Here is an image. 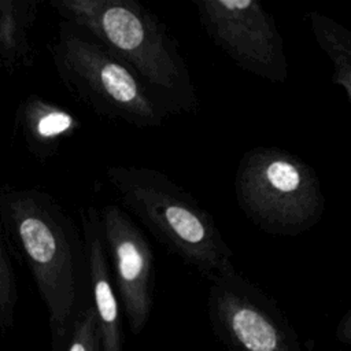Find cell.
<instances>
[{"mask_svg": "<svg viewBox=\"0 0 351 351\" xmlns=\"http://www.w3.org/2000/svg\"><path fill=\"white\" fill-rule=\"evenodd\" d=\"M48 49L64 89L95 114L147 129L174 112L125 62L70 23L59 22Z\"/></svg>", "mask_w": 351, "mask_h": 351, "instance_id": "cell-4", "label": "cell"}, {"mask_svg": "<svg viewBox=\"0 0 351 351\" xmlns=\"http://www.w3.org/2000/svg\"><path fill=\"white\" fill-rule=\"evenodd\" d=\"M336 337L343 343L351 344V310L340 321L336 330Z\"/></svg>", "mask_w": 351, "mask_h": 351, "instance_id": "cell-15", "label": "cell"}, {"mask_svg": "<svg viewBox=\"0 0 351 351\" xmlns=\"http://www.w3.org/2000/svg\"><path fill=\"white\" fill-rule=\"evenodd\" d=\"M75 29L125 62L174 112L199 107L195 85L178 43L159 18L134 0H51Z\"/></svg>", "mask_w": 351, "mask_h": 351, "instance_id": "cell-2", "label": "cell"}, {"mask_svg": "<svg viewBox=\"0 0 351 351\" xmlns=\"http://www.w3.org/2000/svg\"><path fill=\"white\" fill-rule=\"evenodd\" d=\"M41 1L0 0V69L15 73L29 69L36 59L32 41Z\"/></svg>", "mask_w": 351, "mask_h": 351, "instance_id": "cell-11", "label": "cell"}, {"mask_svg": "<svg viewBox=\"0 0 351 351\" xmlns=\"http://www.w3.org/2000/svg\"><path fill=\"white\" fill-rule=\"evenodd\" d=\"M0 228L10 254L32 274L48 311L52 350L60 351L77 313L86 304L82 233L48 192L10 185L0 186Z\"/></svg>", "mask_w": 351, "mask_h": 351, "instance_id": "cell-1", "label": "cell"}, {"mask_svg": "<svg viewBox=\"0 0 351 351\" xmlns=\"http://www.w3.org/2000/svg\"><path fill=\"white\" fill-rule=\"evenodd\" d=\"M63 351H103L95 308L88 302L75 315Z\"/></svg>", "mask_w": 351, "mask_h": 351, "instance_id": "cell-14", "label": "cell"}, {"mask_svg": "<svg viewBox=\"0 0 351 351\" xmlns=\"http://www.w3.org/2000/svg\"><path fill=\"white\" fill-rule=\"evenodd\" d=\"M81 129V121L67 108L37 95L23 97L15 110L12 134L38 162L53 158L60 145Z\"/></svg>", "mask_w": 351, "mask_h": 351, "instance_id": "cell-10", "label": "cell"}, {"mask_svg": "<svg viewBox=\"0 0 351 351\" xmlns=\"http://www.w3.org/2000/svg\"><path fill=\"white\" fill-rule=\"evenodd\" d=\"M99 221L119 300L130 330L138 335L148 322L154 300L155 262L151 244L117 204L99 208Z\"/></svg>", "mask_w": 351, "mask_h": 351, "instance_id": "cell-8", "label": "cell"}, {"mask_svg": "<svg viewBox=\"0 0 351 351\" xmlns=\"http://www.w3.org/2000/svg\"><path fill=\"white\" fill-rule=\"evenodd\" d=\"M208 307L215 325L239 351H291L278 310L234 266L211 278Z\"/></svg>", "mask_w": 351, "mask_h": 351, "instance_id": "cell-7", "label": "cell"}, {"mask_svg": "<svg viewBox=\"0 0 351 351\" xmlns=\"http://www.w3.org/2000/svg\"><path fill=\"white\" fill-rule=\"evenodd\" d=\"M18 302L15 271L8 245L0 228V329L10 330L15 321Z\"/></svg>", "mask_w": 351, "mask_h": 351, "instance_id": "cell-13", "label": "cell"}, {"mask_svg": "<svg viewBox=\"0 0 351 351\" xmlns=\"http://www.w3.org/2000/svg\"><path fill=\"white\" fill-rule=\"evenodd\" d=\"M234 193L245 217L276 236H298L318 223L325 211L315 170L278 147L244 152L236 170Z\"/></svg>", "mask_w": 351, "mask_h": 351, "instance_id": "cell-5", "label": "cell"}, {"mask_svg": "<svg viewBox=\"0 0 351 351\" xmlns=\"http://www.w3.org/2000/svg\"><path fill=\"white\" fill-rule=\"evenodd\" d=\"M313 36L333 66L332 81L346 92L351 104V30L317 11L307 14Z\"/></svg>", "mask_w": 351, "mask_h": 351, "instance_id": "cell-12", "label": "cell"}, {"mask_svg": "<svg viewBox=\"0 0 351 351\" xmlns=\"http://www.w3.org/2000/svg\"><path fill=\"white\" fill-rule=\"evenodd\" d=\"M81 233L88 262L90 303L95 308L103 351H122V324L119 302L114 289L111 269L101 236L99 208H81Z\"/></svg>", "mask_w": 351, "mask_h": 351, "instance_id": "cell-9", "label": "cell"}, {"mask_svg": "<svg viewBox=\"0 0 351 351\" xmlns=\"http://www.w3.org/2000/svg\"><path fill=\"white\" fill-rule=\"evenodd\" d=\"M208 38L243 70L284 82L288 63L276 21L256 0H193Z\"/></svg>", "mask_w": 351, "mask_h": 351, "instance_id": "cell-6", "label": "cell"}, {"mask_svg": "<svg viewBox=\"0 0 351 351\" xmlns=\"http://www.w3.org/2000/svg\"><path fill=\"white\" fill-rule=\"evenodd\" d=\"M104 176L121 204L184 263L210 280L234 266L214 217L166 174L112 165Z\"/></svg>", "mask_w": 351, "mask_h": 351, "instance_id": "cell-3", "label": "cell"}]
</instances>
